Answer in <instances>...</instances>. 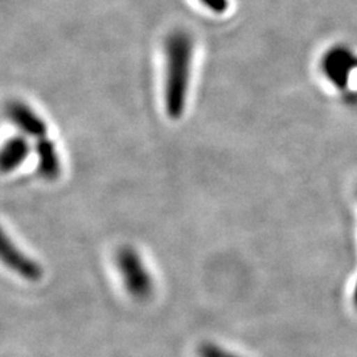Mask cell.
<instances>
[{
  "mask_svg": "<svg viewBox=\"0 0 357 357\" xmlns=\"http://www.w3.org/2000/svg\"><path fill=\"white\" fill-rule=\"evenodd\" d=\"M192 52L193 43L188 33L175 31L167 38L165 105L171 119L181 118L185 110Z\"/></svg>",
  "mask_w": 357,
  "mask_h": 357,
  "instance_id": "6da1fadb",
  "label": "cell"
},
{
  "mask_svg": "<svg viewBox=\"0 0 357 357\" xmlns=\"http://www.w3.org/2000/svg\"><path fill=\"white\" fill-rule=\"evenodd\" d=\"M115 261L128 293L139 302L147 301L153 295L155 286L139 253L130 246H123L118 250Z\"/></svg>",
  "mask_w": 357,
  "mask_h": 357,
  "instance_id": "7a4b0ae2",
  "label": "cell"
},
{
  "mask_svg": "<svg viewBox=\"0 0 357 357\" xmlns=\"http://www.w3.org/2000/svg\"><path fill=\"white\" fill-rule=\"evenodd\" d=\"M1 259L19 277L28 282H38L44 277V270L38 262L23 253L8 238L6 233L1 236Z\"/></svg>",
  "mask_w": 357,
  "mask_h": 357,
  "instance_id": "3957f363",
  "label": "cell"
},
{
  "mask_svg": "<svg viewBox=\"0 0 357 357\" xmlns=\"http://www.w3.org/2000/svg\"><path fill=\"white\" fill-rule=\"evenodd\" d=\"M7 116L16 128L22 130L28 137L41 139L48 134V126L45 121L26 103L19 101L8 103Z\"/></svg>",
  "mask_w": 357,
  "mask_h": 357,
  "instance_id": "277c9868",
  "label": "cell"
},
{
  "mask_svg": "<svg viewBox=\"0 0 357 357\" xmlns=\"http://www.w3.org/2000/svg\"><path fill=\"white\" fill-rule=\"evenodd\" d=\"M36 155H38V171L41 178L45 180H56L61 174V162L56 150V144L45 138L36 142Z\"/></svg>",
  "mask_w": 357,
  "mask_h": 357,
  "instance_id": "5b68a950",
  "label": "cell"
},
{
  "mask_svg": "<svg viewBox=\"0 0 357 357\" xmlns=\"http://www.w3.org/2000/svg\"><path fill=\"white\" fill-rule=\"evenodd\" d=\"M31 153L29 142L26 137L16 135L11 139H8L3 147L1 158H0V167L3 174L13 172L20 165L26 162L28 155Z\"/></svg>",
  "mask_w": 357,
  "mask_h": 357,
  "instance_id": "8992f818",
  "label": "cell"
},
{
  "mask_svg": "<svg viewBox=\"0 0 357 357\" xmlns=\"http://www.w3.org/2000/svg\"><path fill=\"white\" fill-rule=\"evenodd\" d=\"M199 357H240L228 349L215 344V343H203L197 348Z\"/></svg>",
  "mask_w": 357,
  "mask_h": 357,
  "instance_id": "52a82bcc",
  "label": "cell"
},
{
  "mask_svg": "<svg viewBox=\"0 0 357 357\" xmlns=\"http://www.w3.org/2000/svg\"><path fill=\"white\" fill-rule=\"evenodd\" d=\"M212 13H224L229 7V0H200Z\"/></svg>",
  "mask_w": 357,
  "mask_h": 357,
  "instance_id": "ba28073f",
  "label": "cell"
},
{
  "mask_svg": "<svg viewBox=\"0 0 357 357\" xmlns=\"http://www.w3.org/2000/svg\"><path fill=\"white\" fill-rule=\"evenodd\" d=\"M354 303H355V306L357 308V282L356 286H355V290H354Z\"/></svg>",
  "mask_w": 357,
  "mask_h": 357,
  "instance_id": "9c48e42d",
  "label": "cell"
}]
</instances>
